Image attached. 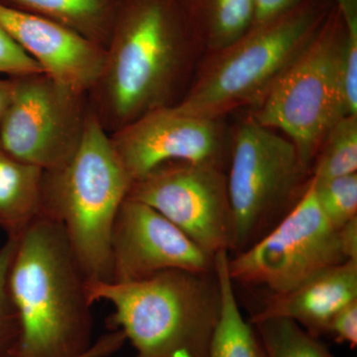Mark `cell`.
Wrapping results in <instances>:
<instances>
[{
  "instance_id": "6da1fadb",
  "label": "cell",
  "mask_w": 357,
  "mask_h": 357,
  "mask_svg": "<svg viewBox=\"0 0 357 357\" xmlns=\"http://www.w3.org/2000/svg\"><path fill=\"white\" fill-rule=\"evenodd\" d=\"M203 57L173 0H121L89 109L109 134L182 100Z\"/></svg>"
},
{
  "instance_id": "7a4b0ae2",
  "label": "cell",
  "mask_w": 357,
  "mask_h": 357,
  "mask_svg": "<svg viewBox=\"0 0 357 357\" xmlns=\"http://www.w3.org/2000/svg\"><path fill=\"white\" fill-rule=\"evenodd\" d=\"M89 280L59 223L39 215L17 238L7 285L20 324L17 357H79L93 345Z\"/></svg>"
},
{
  "instance_id": "3957f363",
  "label": "cell",
  "mask_w": 357,
  "mask_h": 357,
  "mask_svg": "<svg viewBox=\"0 0 357 357\" xmlns=\"http://www.w3.org/2000/svg\"><path fill=\"white\" fill-rule=\"evenodd\" d=\"M89 300L112 305V330L132 344L133 357H206L220 319L215 271L173 269L144 279L88 284Z\"/></svg>"
},
{
  "instance_id": "277c9868",
  "label": "cell",
  "mask_w": 357,
  "mask_h": 357,
  "mask_svg": "<svg viewBox=\"0 0 357 357\" xmlns=\"http://www.w3.org/2000/svg\"><path fill=\"white\" fill-rule=\"evenodd\" d=\"M333 6V0H306L206 54L176 107L208 119H225L234 110L255 107L309 46Z\"/></svg>"
},
{
  "instance_id": "5b68a950",
  "label": "cell",
  "mask_w": 357,
  "mask_h": 357,
  "mask_svg": "<svg viewBox=\"0 0 357 357\" xmlns=\"http://www.w3.org/2000/svg\"><path fill=\"white\" fill-rule=\"evenodd\" d=\"M132 182L109 134L91 112L72 159L44 172L39 215L64 229L89 283L112 278V229Z\"/></svg>"
},
{
  "instance_id": "8992f818",
  "label": "cell",
  "mask_w": 357,
  "mask_h": 357,
  "mask_svg": "<svg viewBox=\"0 0 357 357\" xmlns=\"http://www.w3.org/2000/svg\"><path fill=\"white\" fill-rule=\"evenodd\" d=\"M347 53V27L335 6L309 46L248 112L258 123L283 133L311 172L326 133L351 115L345 98Z\"/></svg>"
},
{
  "instance_id": "52a82bcc",
  "label": "cell",
  "mask_w": 357,
  "mask_h": 357,
  "mask_svg": "<svg viewBox=\"0 0 357 357\" xmlns=\"http://www.w3.org/2000/svg\"><path fill=\"white\" fill-rule=\"evenodd\" d=\"M230 135L227 175L236 255L287 217L306 194L312 176L287 137L249 114L230 129Z\"/></svg>"
},
{
  "instance_id": "ba28073f",
  "label": "cell",
  "mask_w": 357,
  "mask_h": 357,
  "mask_svg": "<svg viewBox=\"0 0 357 357\" xmlns=\"http://www.w3.org/2000/svg\"><path fill=\"white\" fill-rule=\"evenodd\" d=\"M347 260L340 229L319 208L312 178L299 204L272 231L243 252L229 255V272L234 283L279 294Z\"/></svg>"
},
{
  "instance_id": "9c48e42d",
  "label": "cell",
  "mask_w": 357,
  "mask_h": 357,
  "mask_svg": "<svg viewBox=\"0 0 357 357\" xmlns=\"http://www.w3.org/2000/svg\"><path fill=\"white\" fill-rule=\"evenodd\" d=\"M11 79L13 95L0 123V145L44 172L62 168L83 139L91 114L88 93L43 73Z\"/></svg>"
},
{
  "instance_id": "30bf717a",
  "label": "cell",
  "mask_w": 357,
  "mask_h": 357,
  "mask_svg": "<svg viewBox=\"0 0 357 357\" xmlns=\"http://www.w3.org/2000/svg\"><path fill=\"white\" fill-rule=\"evenodd\" d=\"M128 198L159 211L206 252L215 256L220 251H234L227 169L167 162L133 180Z\"/></svg>"
},
{
  "instance_id": "8fae6325",
  "label": "cell",
  "mask_w": 357,
  "mask_h": 357,
  "mask_svg": "<svg viewBox=\"0 0 357 357\" xmlns=\"http://www.w3.org/2000/svg\"><path fill=\"white\" fill-rule=\"evenodd\" d=\"M109 135L133 180L167 162L229 166L231 135L225 119L185 114L175 105L148 112Z\"/></svg>"
},
{
  "instance_id": "7c38bea8",
  "label": "cell",
  "mask_w": 357,
  "mask_h": 357,
  "mask_svg": "<svg viewBox=\"0 0 357 357\" xmlns=\"http://www.w3.org/2000/svg\"><path fill=\"white\" fill-rule=\"evenodd\" d=\"M215 256L199 248L159 211L126 198L112 229L109 282L141 281L173 269L213 272Z\"/></svg>"
},
{
  "instance_id": "4fadbf2b",
  "label": "cell",
  "mask_w": 357,
  "mask_h": 357,
  "mask_svg": "<svg viewBox=\"0 0 357 357\" xmlns=\"http://www.w3.org/2000/svg\"><path fill=\"white\" fill-rule=\"evenodd\" d=\"M0 27L46 76L88 93L102 74L105 49L57 21L0 3Z\"/></svg>"
},
{
  "instance_id": "5bb4252c",
  "label": "cell",
  "mask_w": 357,
  "mask_h": 357,
  "mask_svg": "<svg viewBox=\"0 0 357 357\" xmlns=\"http://www.w3.org/2000/svg\"><path fill=\"white\" fill-rule=\"evenodd\" d=\"M357 300V261L347 260L285 293L269 294L250 323L280 318L295 321L312 337L326 335L333 317Z\"/></svg>"
},
{
  "instance_id": "9a60e30c",
  "label": "cell",
  "mask_w": 357,
  "mask_h": 357,
  "mask_svg": "<svg viewBox=\"0 0 357 357\" xmlns=\"http://www.w3.org/2000/svg\"><path fill=\"white\" fill-rule=\"evenodd\" d=\"M199 50H220L248 31L255 21V0H173Z\"/></svg>"
},
{
  "instance_id": "2e32d148",
  "label": "cell",
  "mask_w": 357,
  "mask_h": 357,
  "mask_svg": "<svg viewBox=\"0 0 357 357\" xmlns=\"http://www.w3.org/2000/svg\"><path fill=\"white\" fill-rule=\"evenodd\" d=\"M44 171L0 145V229L18 238L41 211Z\"/></svg>"
},
{
  "instance_id": "e0dca14e",
  "label": "cell",
  "mask_w": 357,
  "mask_h": 357,
  "mask_svg": "<svg viewBox=\"0 0 357 357\" xmlns=\"http://www.w3.org/2000/svg\"><path fill=\"white\" fill-rule=\"evenodd\" d=\"M229 259L227 251H220L215 256L222 306L206 357H267L255 326L243 318L237 304Z\"/></svg>"
},
{
  "instance_id": "ac0fdd59",
  "label": "cell",
  "mask_w": 357,
  "mask_h": 357,
  "mask_svg": "<svg viewBox=\"0 0 357 357\" xmlns=\"http://www.w3.org/2000/svg\"><path fill=\"white\" fill-rule=\"evenodd\" d=\"M121 0H0L18 10L67 26L105 49Z\"/></svg>"
},
{
  "instance_id": "d6986e66",
  "label": "cell",
  "mask_w": 357,
  "mask_h": 357,
  "mask_svg": "<svg viewBox=\"0 0 357 357\" xmlns=\"http://www.w3.org/2000/svg\"><path fill=\"white\" fill-rule=\"evenodd\" d=\"M357 173V115H345L326 133L312 167V176L325 180Z\"/></svg>"
},
{
  "instance_id": "ffe728a7",
  "label": "cell",
  "mask_w": 357,
  "mask_h": 357,
  "mask_svg": "<svg viewBox=\"0 0 357 357\" xmlns=\"http://www.w3.org/2000/svg\"><path fill=\"white\" fill-rule=\"evenodd\" d=\"M267 357H337L295 321L272 318L255 321Z\"/></svg>"
},
{
  "instance_id": "44dd1931",
  "label": "cell",
  "mask_w": 357,
  "mask_h": 357,
  "mask_svg": "<svg viewBox=\"0 0 357 357\" xmlns=\"http://www.w3.org/2000/svg\"><path fill=\"white\" fill-rule=\"evenodd\" d=\"M319 208L337 229L357 218V173L318 180L312 177Z\"/></svg>"
},
{
  "instance_id": "7402d4cb",
  "label": "cell",
  "mask_w": 357,
  "mask_h": 357,
  "mask_svg": "<svg viewBox=\"0 0 357 357\" xmlns=\"http://www.w3.org/2000/svg\"><path fill=\"white\" fill-rule=\"evenodd\" d=\"M17 238H8L0 248V357H17L20 324L9 295L7 278L15 253Z\"/></svg>"
},
{
  "instance_id": "603a6c76",
  "label": "cell",
  "mask_w": 357,
  "mask_h": 357,
  "mask_svg": "<svg viewBox=\"0 0 357 357\" xmlns=\"http://www.w3.org/2000/svg\"><path fill=\"white\" fill-rule=\"evenodd\" d=\"M42 73L38 64L0 27V75L20 77Z\"/></svg>"
},
{
  "instance_id": "cb8c5ba5",
  "label": "cell",
  "mask_w": 357,
  "mask_h": 357,
  "mask_svg": "<svg viewBox=\"0 0 357 357\" xmlns=\"http://www.w3.org/2000/svg\"><path fill=\"white\" fill-rule=\"evenodd\" d=\"M326 335L337 344H347L354 349L357 345V300L342 307L333 317Z\"/></svg>"
},
{
  "instance_id": "d4e9b609",
  "label": "cell",
  "mask_w": 357,
  "mask_h": 357,
  "mask_svg": "<svg viewBox=\"0 0 357 357\" xmlns=\"http://www.w3.org/2000/svg\"><path fill=\"white\" fill-rule=\"evenodd\" d=\"M337 6L349 36L347 63L351 69H357V0H333Z\"/></svg>"
},
{
  "instance_id": "484cf974",
  "label": "cell",
  "mask_w": 357,
  "mask_h": 357,
  "mask_svg": "<svg viewBox=\"0 0 357 357\" xmlns=\"http://www.w3.org/2000/svg\"><path fill=\"white\" fill-rule=\"evenodd\" d=\"M306 0H255V23L263 22L287 13Z\"/></svg>"
},
{
  "instance_id": "4316f807",
  "label": "cell",
  "mask_w": 357,
  "mask_h": 357,
  "mask_svg": "<svg viewBox=\"0 0 357 357\" xmlns=\"http://www.w3.org/2000/svg\"><path fill=\"white\" fill-rule=\"evenodd\" d=\"M126 342V338L121 331L112 330L109 333L98 338L89 351L79 357H107L119 351Z\"/></svg>"
},
{
  "instance_id": "83f0119b",
  "label": "cell",
  "mask_w": 357,
  "mask_h": 357,
  "mask_svg": "<svg viewBox=\"0 0 357 357\" xmlns=\"http://www.w3.org/2000/svg\"><path fill=\"white\" fill-rule=\"evenodd\" d=\"M340 243L347 260L357 261V218L340 229Z\"/></svg>"
},
{
  "instance_id": "f1b7e54d",
  "label": "cell",
  "mask_w": 357,
  "mask_h": 357,
  "mask_svg": "<svg viewBox=\"0 0 357 357\" xmlns=\"http://www.w3.org/2000/svg\"><path fill=\"white\" fill-rule=\"evenodd\" d=\"M13 81L11 77L0 79V123L6 114L9 100L13 95Z\"/></svg>"
}]
</instances>
